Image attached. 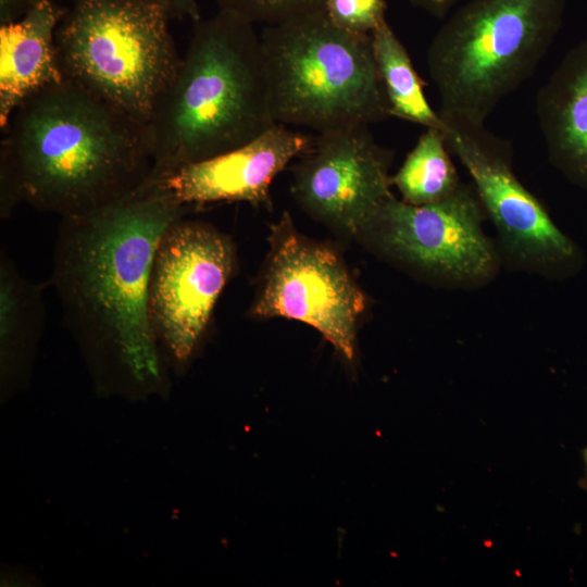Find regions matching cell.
Wrapping results in <instances>:
<instances>
[{
  "instance_id": "cell-2",
  "label": "cell",
  "mask_w": 587,
  "mask_h": 587,
  "mask_svg": "<svg viewBox=\"0 0 587 587\" xmlns=\"http://www.w3.org/2000/svg\"><path fill=\"white\" fill-rule=\"evenodd\" d=\"M4 132L2 218L18 203L84 216L133 193L151 173L145 124L66 79L26 99Z\"/></svg>"
},
{
  "instance_id": "cell-4",
  "label": "cell",
  "mask_w": 587,
  "mask_h": 587,
  "mask_svg": "<svg viewBox=\"0 0 587 587\" xmlns=\"http://www.w3.org/2000/svg\"><path fill=\"white\" fill-rule=\"evenodd\" d=\"M567 0H471L433 37L426 63L442 121L485 124L533 76L559 34Z\"/></svg>"
},
{
  "instance_id": "cell-3",
  "label": "cell",
  "mask_w": 587,
  "mask_h": 587,
  "mask_svg": "<svg viewBox=\"0 0 587 587\" xmlns=\"http://www.w3.org/2000/svg\"><path fill=\"white\" fill-rule=\"evenodd\" d=\"M275 124L261 36L253 24L224 10L200 17L145 124L148 179L239 147Z\"/></svg>"
},
{
  "instance_id": "cell-19",
  "label": "cell",
  "mask_w": 587,
  "mask_h": 587,
  "mask_svg": "<svg viewBox=\"0 0 587 587\" xmlns=\"http://www.w3.org/2000/svg\"><path fill=\"white\" fill-rule=\"evenodd\" d=\"M385 0H326L324 12L336 27L355 35H371L386 23Z\"/></svg>"
},
{
  "instance_id": "cell-9",
  "label": "cell",
  "mask_w": 587,
  "mask_h": 587,
  "mask_svg": "<svg viewBox=\"0 0 587 587\" xmlns=\"http://www.w3.org/2000/svg\"><path fill=\"white\" fill-rule=\"evenodd\" d=\"M268 240L270 253L249 315L305 323L353 364L366 298L344 260L327 245L301 235L288 212L272 225Z\"/></svg>"
},
{
  "instance_id": "cell-13",
  "label": "cell",
  "mask_w": 587,
  "mask_h": 587,
  "mask_svg": "<svg viewBox=\"0 0 587 587\" xmlns=\"http://www.w3.org/2000/svg\"><path fill=\"white\" fill-rule=\"evenodd\" d=\"M548 160L587 190V39L571 48L536 96Z\"/></svg>"
},
{
  "instance_id": "cell-21",
  "label": "cell",
  "mask_w": 587,
  "mask_h": 587,
  "mask_svg": "<svg viewBox=\"0 0 587 587\" xmlns=\"http://www.w3.org/2000/svg\"><path fill=\"white\" fill-rule=\"evenodd\" d=\"M40 0H0V25L21 18Z\"/></svg>"
},
{
  "instance_id": "cell-17",
  "label": "cell",
  "mask_w": 587,
  "mask_h": 587,
  "mask_svg": "<svg viewBox=\"0 0 587 587\" xmlns=\"http://www.w3.org/2000/svg\"><path fill=\"white\" fill-rule=\"evenodd\" d=\"M442 130L426 128L391 176L401 200L413 205L439 202L461 185Z\"/></svg>"
},
{
  "instance_id": "cell-20",
  "label": "cell",
  "mask_w": 587,
  "mask_h": 587,
  "mask_svg": "<svg viewBox=\"0 0 587 587\" xmlns=\"http://www.w3.org/2000/svg\"><path fill=\"white\" fill-rule=\"evenodd\" d=\"M161 3L172 20H190L192 23L200 16L199 0H155Z\"/></svg>"
},
{
  "instance_id": "cell-5",
  "label": "cell",
  "mask_w": 587,
  "mask_h": 587,
  "mask_svg": "<svg viewBox=\"0 0 587 587\" xmlns=\"http://www.w3.org/2000/svg\"><path fill=\"white\" fill-rule=\"evenodd\" d=\"M260 36L276 123L321 133L390 116L371 35L336 27L323 10Z\"/></svg>"
},
{
  "instance_id": "cell-12",
  "label": "cell",
  "mask_w": 587,
  "mask_h": 587,
  "mask_svg": "<svg viewBox=\"0 0 587 587\" xmlns=\"http://www.w3.org/2000/svg\"><path fill=\"white\" fill-rule=\"evenodd\" d=\"M313 139L277 123L239 147L150 178L140 187L189 209L220 202L268 207L273 180Z\"/></svg>"
},
{
  "instance_id": "cell-22",
  "label": "cell",
  "mask_w": 587,
  "mask_h": 587,
  "mask_svg": "<svg viewBox=\"0 0 587 587\" xmlns=\"http://www.w3.org/2000/svg\"><path fill=\"white\" fill-rule=\"evenodd\" d=\"M436 18H444L460 0H408Z\"/></svg>"
},
{
  "instance_id": "cell-6",
  "label": "cell",
  "mask_w": 587,
  "mask_h": 587,
  "mask_svg": "<svg viewBox=\"0 0 587 587\" xmlns=\"http://www.w3.org/2000/svg\"><path fill=\"white\" fill-rule=\"evenodd\" d=\"M155 0H73L55 40L66 80L146 124L180 57Z\"/></svg>"
},
{
  "instance_id": "cell-16",
  "label": "cell",
  "mask_w": 587,
  "mask_h": 587,
  "mask_svg": "<svg viewBox=\"0 0 587 587\" xmlns=\"http://www.w3.org/2000/svg\"><path fill=\"white\" fill-rule=\"evenodd\" d=\"M376 66L386 92L390 116L426 128L444 130L445 123L429 104L424 82L416 72L410 54L386 22L371 34Z\"/></svg>"
},
{
  "instance_id": "cell-23",
  "label": "cell",
  "mask_w": 587,
  "mask_h": 587,
  "mask_svg": "<svg viewBox=\"0 0 587 587\" xmlns=\"http://www.w3.org/2000/svg\"><path fill=\"white\" fill-rule=\"evenodd\" d=\"M583 460L586 469V483H587V446L582 451Z\"/></svg>"
},
{
  "instance_id": "cell-11",
  "label": "cell",
  "mask_w": 587,
  "mask_h": 587,
  "mask_svg": "<svg viewBox=\"0 0 587 587\" xmlns=\"http://www.w3.org/2000/svg\"><path fill=\"white\" fill-rule=\"evenodd\" d=\"M295 166L291 191L312 216L345 235L361 237L394 196L392 152L369 125L354 124L314 136Z\"/></svg>"
},
{
  "instance_id": "cell-15",
  "label": "cell",
  "mask_w": 587,
  "mask_h": 587,
  "mask_svg": "<svg viewBox=\"0 0 587 587\" xmlns=\"http://www.w3.org/2000/svg\"><path fill=\"white\" fill-rule=\"evenodd\" d=\"M46 322L42 286L22 275L2 249L0 255V355L3 391L28 377Z\"/></svg>"
},
{
  "instance_id": "cell-8",
  "label": "cell",
  "mask_w": 587,
  "mask_h": 587,
  "mask_svg": "<svg viewBox=\"0 0 587 587\" xmlns=\"http://www.w3.org/2000/svg\"><path fill=\"white\" fill-rule=\"evenodd\" d=\"M486 213L475 188L461 183L448 198L413 205L392 196L360 238L384 258L449 290L490 284L502 262L484 230Z\"/></svg>"
},
{
  "instance_id": "cell-14",
  "label": "cell",
  "mask_w": 587,
  "mask_h": 587,
  "mask_svg": "<svg viewBox=\"0 0 587 587\" xmlns=\"http://www.w3.org/2000/svg\"><path fill=\"white\" fill-rule=\"evenodd\" d=\"M63 9L40 0L21 18L0 25V127L38 91L65 80L57 47Z\"/></svg>"
},
{
  "instance_id": "cell-18",
  "label": "cell",
  "mask_w": 587,
  "mask_h": 587,
  "mask_svg": "<svg viewBox=\"0 0 587 587\" xmlns=\"http://www.w3.org/2000/svg\"><path fill=\"white\" fill-rule=\"evenodd\" d=\"M218 10L266 26L323 11L326 0H213Z\"/></svg>"
},
{
  "instance_id": "cell-1",
  "label": "cell",
  "mask_w": 587,
  "mask_h": 587,
  "mask_svg": "<svg viewBox=\"0 0 587 587\" xmlns=\"http://www.w3.org/2000/svg\"><path fill=\"white\" fill-rule=\"evenodd\" d=\"M188 210L139 187L102 210L60 221L50 284L100 390L137 398L167 388L148 284L161 236Z\"/></svg>"
},
{
  "instance_id": "cell-7",
  "label": "cell",
  "mask_w": 587,
  "mask_h": 587,
  "mask_svg": "<svg viewBox=\"0 0 587 587\" xmlns=\"http://www.w3.org/2000/svg\"><path fill=\"white\" fill-rule=\"evenodd\" d=\"M444 123L447 146L472 177L496 229L502 267L557 282L576 276L585 265L584 251L517 178L511 143L485 124Z\"/></svg>"
},
{
  "instance_id": "cell-10",
  "label": "cell",
  "mask_w": 587,
  "mask_h": 587,
  "mask_svg": "<svg viewBox=\"0 0 587 587\" xmlns=\"http://www.w3.org/2000/svg\"><path fill=\"white\" fill-rule=\"evenodd\" d=\"M235 266L232 240L212 225L173 222L161 236L148 284V313L162 355L176 370L193 359Z\"/></svg>"
}]
</instances>
